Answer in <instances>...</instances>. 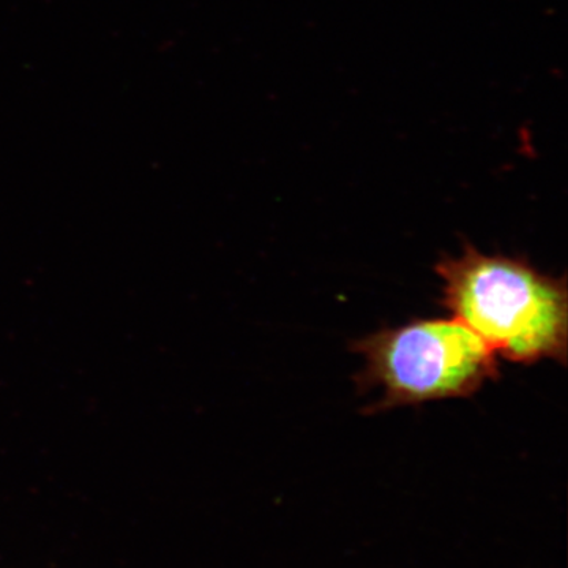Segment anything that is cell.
I'll return each mask as SVG.
<instances>
[{
    "instance_id": "2",
    "label": "cell",
    "mask_w": 568,
    "mask_h": 568,
    "mask_svg": "<svg viewBox=\"0 0 568 568\" xmlns=\"http://www.w3.org/2000/svg\"><path fill=\"white\" fill-rule=\"evenodd\" d=\"M365 361L357 383L379 388L373 410L467 398L499 376L497 355L469 327L450 320H418L358 339Z\"/></svg>"
},
{
    "instance_id": "1",
    "label": "cell",
    "mask_w": 568,
    "mask_h": 568,
    "mask_svg": "<svg viewBox=\"0 0 568 568\" xmlns=\"http://www.w3.org/2000/svg\"><path fill=\"white\" fill-rule=\"evenodd\" d=\"M436 272L444 308L493 353L514 364L566 365V276L541 274L519 257L481 253L467 242L459 256L440 257Z\"/></svg>"
}]
</instances>
